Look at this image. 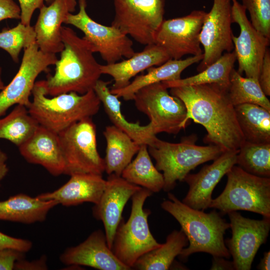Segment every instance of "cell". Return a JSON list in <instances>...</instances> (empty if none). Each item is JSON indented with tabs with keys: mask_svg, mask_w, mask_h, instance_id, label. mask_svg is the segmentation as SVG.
Here are the masks:
<instances>
[{
	"mask_svg": "<svg viewBox=\"0 0 270 270\" xmlns=\"http://www.w3.org/2000/svg\"><path fill=\"white\" fill-rule=\"evenodd\" d=\"M227 90L216 84L170 88V94L186 106V124L192 120L202 125L208 133L204 140L224 152L238 150L245 141Z\"/></svg>",
	"mask_w": 270,
	"mask_h": 270,
	"instance_id": "6da1fadb",
	"label": "cell"
},
{
	"mask_svg": "<svg viewBox=\"0 0 270 270\" xmlns=\"http://www.w3.org/2000/svg\"><path fill=\"white\" fill-rule=\"evenodd\" d=\"M61 34L64 48L54 64V74H49L44 80L46 94H84L93 90L100 80L101 64L94 57V49L90 42L68 26H62Z\"/></svg>",
	"mask_w": 270,
	"mask_h": 270,
	"instance_id": "7a4b0ae2",
	"label": "cell"
},
{
	"mask_svg": "<svg viewBox=\"0 0 270 270\" xmlns=\"http://www.w3.org/2000/svg\"><path fill=\"white\" fill-rule=\"evenodd\" d=\"M168 198L160 206L178 222L188 240V246L178 256L180 260L186 262L191 254L200 252L226 259L230 258L224 240L226 231L230 225L220 212L213 210L206 213L192 208L170 192Z\"/></svg>",
	"mask_w": 270,
	"mask_h": 270,
	"instance_id": "3957f363",
	"label": "cell"
},
{
	"mask_svg": "<svg viewBox=\"0 0 270 270\" xmlns=\"http://www.w3.org/2000/svg\"><path fill=\"white\" fill-rule=\"evenodd\" d=\"M32 95L29 113L39 125L57 134L96 114L101 104L94 90L83 94L70 92L48 98L44 80L36 82Z\"/></svg>",
	"mask_w": 270,
	"mask_h": 270,
	"instance_id": "277c9868",
	"label": "cell"
},
{
	"mask_svg": "<svg viewBox=\"0 0 270 270\" xmlns=\"http://www.w3.org/2000/svg\"><path fill=\"white\" fill-rule=\"evenodd\" d=\"M195 136L182 140L178 143L162 140L156 137L148 146V151L156 161V167L163 172V190L170 192L177 181H184L190 171L204 162L214 160L224 152L214 144L207 146L195 144Z\"/></svg>",
	"mask_w": 270,
	"mask_h": 270,
	"instance_id": "5b68a950",
	"label": "cell"
},
{
	"mask_svg": "<svg viewBox=\"0 0 270 270\" xmlns=\"http://www.w3.org/2000/svg\"><path fill=\"white\" fill-rule=\"evenodd\" d=\"M224 189L208 208L222 214L243 210L270 218V178L258 176L234 165L226 174Z\"/></svg>",
	"mask_w": 270,
	"mask_h": 270,
	"instance_id": "8992f818",
	"label": "cell"
},
{
	"mask_svg": "<svg viewBox=\"0 0 270 270\" xmlns=\"http://www.w3.org/2000/svg\"><path fill=\"white\" fill-rule=\"evenodd\" d=\"M152 194L142 188L133 194L130 217L126 222L122 218L114 234L111 250L116 256L131 270L140 256L161 244L153 236L149 228L148 217L151 212L144 208L146 200Z\"/></svg>",
	"mask_w": 270,
	"mask_h": 270,
	"instance_id": "52a82bcc",
	"label": "cell"
},
{
	"mask_svg": "<svg viewBox=\"0 0 270 270\" xmlns=\"http://www.w3.org/2000/svg\"><path fill=\"white\" fill-rule=\"evenodd\" d=\"M96 127L91 118L76 122L58 134L64 162V174L102 175L104 158L96 144Z\"/></svg>",
	"mask_w": 270,
	"mask_h": 270,
	"instance_id": "ba28073f",
	"label": "cell"
},
{
	"mask_svg": "<svg viewBox=\"0 0 270 270\" xmlns=\"http://www.w3.org/2000/svg\"><path fill=\"white\" fill-rule=\"evenodd\" d=\"M162 82L145 86L134 95L137 109L150 120L153 132L176 134L187 126L186 108L183 102L172 96Z\"/></svg>",
	"mask_w": 270,
	"mask_h": 270,
	"instance_id": "9c48e42d",
	"label": "cell"
},
{
	"mask_svg": "<svg viewBox=\"0 0 270 270\" xmlns=\"http://www.w3.org/2000/svg\"><path fill=\"white\" fill-rule=\"evenodd\" d=\"M111 24L136 42L154 44L155 34L164 20L165 0H113Z\"/></svg>",
	"mask_w": 270,
	"mask_h": 270,
	"instance_id": "30bf717a",
	"label": "cell"
},
{
	"mask_svg": "<svg viewBox=\"0 0 270 270\" xmlns=\"http://www.w3.org/2000/svg\"><path fill=\"white\" fill-rule=\"evenodd\" d=\"M78 12L69 13L64 23L81 30L83 37L93 45L95 52H98L107 64L134 54L132 41L128 35L113 26L102 25L93 20L86 10L87 0H78Z\"/></svg>",
	"mask_w": 270,
	"mask_h": 270,
	"instance_id": "8fae6325",
	"label": "cell"
},
{
	"mask_svg": "<svg viewBox=\"0 0 270 270\" xmlns=\"http://www.w3.org/2000/svg\"><path fill=\"white\" fill-rule=\"evenodd\" d=\"M56 54L44 53L36 42L24 49L20 68L11 82L0 91V117L14 105L21 104L27 108L36 80L42 72H48V66L58 60Z\"/></svg>",
	"mask_w": 270,
	"mask_h": 270,
	"instance_id": "7c38bea8",
	"label": "cell"
},
{
	"mask_svg": "<svg viewBox=\"0 0 270 270\" xmlns=\"http://www.w3.org/2000/svg\"><path fill=\"white\" fill-rule=\"evenodd\" d=\"M206 14L194 10L186 16L164 20L155 34L154 44L164 48L170 59L202 54L200 34Z\"/></svg>",
	"mask_w": 270,
	"mask_h": 270,
	"instance_id": "4fadbf2b",
	"label": "cell"
},
{
	"mask_svg": "<svg viewBox=\"0 0 270 270\" xmlns=\"http://www.w3.org/2000/svg\"><path fill=\"white\" fill-rule=\"evenodd\" d=\"M232 236L225 244L235 270H250L260 246L265 244L270 230V218L254 220L243 216L237 211L227 214Z\"/></svg>",
	"mask_w": 270,
	"mask_h": 270,
	"instance_id": "5bb4252c",
	"label": "cell"
},
{
	"mask_svg": "<svg viewBox=\"0 0 270 270\" xmlns=\"http://www.w3.org/2000/svg\"><path fill=\"white\" fill-rule=\"evenodd\" d=\"M232 23L231 0H214L210 10L206 12L200 34L204 56L197 68L198 72L208 68L225 51L230 52L234 50Z\"/></svg>",
	"mask_w": 270,
	"mask_h": 270,
	"instance_id": "9a60e30c",
	"label": "cell"
},
{
	"mask_svg": "<svg viewBox=\"0 0 270 270\" xmlns=\"http://www.w3.org/2000/svg\"><path fill=\"white\" fill-rule=\"evenodd\" d=\"M232 1L233 22L239 26L240 34L232 36L234 52L238 62V72L258 80L260 68L270 40L258 32L246 14V9L237 0Z\"/></svg>",
	"mask_w": 270,
	"mask_h": 270,
	"instance_id": "2e32d148",
	"label": "cell"
},
{
	"mask_svg": "<svg viewBox=\"0 0 270 270\" xmlns=\"http://www.w3.org/2000/svg\"><path fill=\"white\" fill-rule=\"evenodd\" d=\"M142 188L128 182L121 176L108 175L100 200L92 207V212L94 217L104 224L107 244L110 249L125 205Z\"/></svg>",
	"mask_w": 270,
	"mask_h": 270,
	"instance_id": "e0dca14e",
	"label": "cell"
},
{
	"mask_svg": "<svg viewBox=\"0 0 270 270\" xmlns=\"http://www.w3.org/2000/svg\"><path fill=\"white\" fill-rule=\"evenodd\" d=\"M238 150L226 151L206 164L196 174H188L184 181L189 186L188 192L182 202L198 210L208 208L215 186L232 166L236 164Z\"/></svg>",
	"mask_w": 270,
	"mask_h": 270,
	"instance_id": "ac0fdd59",
	"label": "cell"
},
{
	"mask_svg": "<svg viewBox=\"0 0 270 270\" xmlns=\"http://www.w3.org/2000/svg\"><path fill=\"white\" fill-rule=\"evenodd\" d=\"M60 260L66 265L88 266L100 270H131L116 256L101 230L93 232L79 244L66 248Z\"/></svg>",
	"mask_w": 270,
	"mask_h": 270,
	"instance_id": "d6986e66",
	"label": "cell"
},
{
	"mask_svg": "<svg viewBox=\"0 0 270 270\" xmlns=\"http://www.w3.org/2000/svg\"><path fill=\"white\" fill-rule=\"evenodd\" d=\"M76 0H54L48 6L43 5L34 26L36 44L44 53L56 54L64 48L62 38V24L69 13L76 10Z\"/></svg>",
	"mask_w": 270,
	"mask_h": 270,
	"instance_id": "ffe728a7",
	"label": "cell"
},
{
	"mask_svg": "<svg viewBox=\"0 0 270 270\" xmlns=\"http://www.w3.org/2000/svg\"><path fill=\"white\" fill-rule=\"evenodd\" d=\"M18 148L28 162L42 166L54 176L64 174V162L58 134L39 125Z\"/></svg>",
	"mask_w": 270,
	"mask_h": 270,
	"instance_id": "44dd1931",
	"label": "cell"
},
{
	"mask_svg": "<svg viewBox=\"0 0 270 270\" xmlns=\"http://www.w3.org/2000/svg\"><path fill=\"white\" fill-rule=\"evenodd\" d=\"M106 180L102 175L76 174L58 189L42 193L36 197L44 200H54L64 206H72L88 202L97 204L105 188Z\"/></svg>",
	"mask_w": 270,
	"mask_h": 270,
	"instance_id": "7402d4cb",
	"label": "cell"
},
{
	"mask_svg": "<svg viewBox=\"0 0 270 270\" xmlns=\"http://www.w3.org/2000/svg\"><path fill=\"white\" fill-rule=\"evenodd\" d=\"M170 59L160 46L152 44L146 45L140 52H135L130 58L120 62L102 65V74L111 76L114 80L110 90L124 88L130 83V80L140 72L150 68L160 66Z\"/></svg>",
	"mask_w": 270,
	"mask_h": 270,
	"instance_id": "603a6c76",
	"label": "cell"
},
{
	"mask_svg": "<svg viewBox=\"0 0 270 270\" xmlns=\"http://www.w3.org/2000/svg\"><path fill=\"white\" fill-rule=\"evenodd\" d=\"M110 82L98 80L93 90L102 103L106 112L113 125L115 126L138 144L150 146L156 137L151 126H141L139 122H128L121 111V102L118 98L112 94L108 85Z\"/></svg>",
	"mask_w": 270,
	"mask_h": 270,
	"instance_id": "cb8c5ba5",
	"label": "cell"
},
{
	"mask_svg": "<svg viewBox=\"0 0 270 270\" xmlns=\"http://www.w3.org/2000/svg\"><path fill=\"white\" fill-rule=\"evenodd\" d=\"M203 54L192 56L184 60L170 59L163 64L147 69L146 74L138 76L126 87L110 90L118 98L126 100H132L134 94L142 88L156 82L174 80L181 78L182 72L190 66L200 62Z\"/></svg>",
	"mask_w": 270,
	"mask_h": 270,
	"instance_id": "d4e9b609",
	"label": "cell"
},
{
	"mask_svg": "<svg viewBox=\"0 0 270 270\" xmlns=\"http://www.w3.org/2000/svg\"><path fill=\"white\" fill-rule=\"evenodd\" d=\"M58 204L54 200H44L20 194L0 201V220L32 224L44 221L49 211Z\"/></svg>",
	"mask_w": 270,
	"mask_h": 270,
	"instance_id": "484cf974",
	"label": "cell"
},
{
	"mask_svg": "<svg viewBox=\"0 0 270 270\" xmlns=\"http://www.w3.org/2000/svg\"><path fill=\"white\" fill-rule=\"evenodd\" d=\"M103 134L106 142L105 172L108 175L121 176L140 145L114 125L106 126Z\"/></svg>",
	"mask_w": 270,
	"mask_h": 270,
	"instance_id": "4316f807",
	"label": "cell"
},
{
	"mask_svg": "<svg viewBox=\"0 0 270 270\" xmlns=\"http://www.w3.org/2000/svg\"><path fill=\"white\" fill-rule=\"evenodd\" d=\"M234 109L245 141L270 143V111L253 104L236 106Z\"/></svg>",
	"mask_w": 270,
	"mask_h": 270,
	"instance_id": "83f0119b",
	"label": "cell"
},
{
	"mask_svg": "<svg viewBox=\"0 0 270 270\" xmlns=\"http://www.w3.org/2000/svg\"><path fill=\"white\" fill-rule=\"evenodd\" d=\"M188 244L184 232L174 230L166 237V241L158 248L145 254L134 263L132 269L138 270H166L170 269L174 258Z\"/></svg>",
	"mask_w": 270,
	"mask_h": 270,
	"instance_id": "f1b7e54d",
	"label": "cell"
},
{
	"mask_svg": "<svg viewBox=\"0 0 270 270\" xmlns=\"http://www.w3.org/2000/svg\"><path fill=\"white\" fill-rule=\"evenodd\" d=\"M121 176L152 193L160 192L164 186L162 174L153 164L146 144L140 146L136 158L125 168Z\"/></svg>",
	"mask_w": 270,
	"mask_h": 270,
	"instance_id": "f546056e",
	"label": "cell"
},
{
	"mask_svg": "<svg viewBox=\"0 0 270 270\" xmlns=\"http://www.w3.org/2000/svg\"><path fill=\"white\" fill-rule=\"evenodd\" d=\"M236 60L234 51L226 52L199 74L185 78L162 82L168 88L203 84H216L228 90L230 74Z\"/></svg>",
	"mask_w": 270,
	"mask_h": 270,
	"instance_id": "4dcf8cb0",
	"label": "cell"
},
{
	"mask_svg": "<svg viewBox=\"0 0 270 270\" xmlns=\"http://www.w3.org/2000/svg\"><path fill=\"white\" fill-rule=\"evenodd\" d=\"M38 126L26 106L16 104L8 114L0 118V139L8 140L19 147L33 134Z\"/></svg>",
	"mask_w": 270,
	"mask_h": 270,
	"instance_id": "1f68e13d",
	"label": "cell"
},
{
	"mask_svg": "<svg viewBox=\"0 0 270 270\" xmlns=\"http://www.w3.org/2000/svg\"><path fill=\"white\" fill-rule=\"evenodd\" d=\"M227 92L234 106L253 104L270 111V102L262 91L258 80L243 77L234 68L230 74Z\"/></svg>",
	"mask_w": 270,
	"mask_h": 270,
	"instance_id": "d6a6232c",
	"label": "cell"
},
{
	"mask_svg": "<svg viewBox=\"0 0 270 270\" xmlns=\"http://www.w3.org/2000/svg\"><path fill=\"white\" fill-rule=\"evenodd\" d=\"M236 164L250 174L270 178V143L244 141L238 149Z\"/></svg>",
	"mask_w": 270,
	"mask_h": 270,
	"instance_id": "836d02e7",
	"label": "cell"
},
{
	"mask_svg": "<svg viewBox=\"0 0 270 270\" xmlns=\"http://www.w3.org/2000/svg\"><path fill=\"white\" fill-rule=\"evenodd\" d=\"M36 42L34 26L20 22L11 28H4L0 32V48L6 51L13 61L19 62L22 50Z\"/></svg>",
	"mask_w": 270,
	"mask_h": 270,
	"instance_id": "e575fe53",
	"label": "cell"
},
{
	"mask_svg": "<svg viewBox=\"0 0 270 270\" xmlns=\"http://www.w3.org/2000/svg\"><path fill=\"white\" fill-rule=\"evenodd\" d=\"M250 22L258 32L270 39V0H242Z\"/></svg>",
	"mask_w": 270,
	"mask_h": 270,
	"instance_id": "d590c367",
	"label": "cell"
},
{
	"mask_svg": "<svg viewBox=\"0 0 270 270\" xmlns=\"http://www.w3.org/2000/svg\"><path fill=\"white\" fill-rule=\"evenodd\" d=\"M24 253L14 248L0 249V270L14 269L16 262L24 258Z\"/></svg>",
	"mask_w": 270,
	"mask_h": 270,
	"instance_id": "8d00e7d4",
	"label": "cell"
},
{
	"mask_svg": "<svg viewBox=\"0 0 270 270\" xmlns=\"http://www.w3.org/2000/svg\"><path fill=\"white\" fill-rule=\"evenodd\" d=\"M32 246V244L29 240L14 238L0 232V249L10 248L26 252Z\"/></svg>",
	"mask_w": 270,
	"mask_h": 270,
	"instance_id": "74e56055",
	"label": "cell"
},
{
	"mask_svg": "<svg viewBox=\"0 0 270 270\" xmlns=\"http://www.w3.org/2000/svg\"><path fill=\"white\" fill-rule=\"evenodd\" d=\"M258 81L266 96H270V52L267 48L260 68Z\"/></svg>",
	"mask_w": 270,
	"mask_h": 270,
	"instance_id": "f35d334b",
	"label": "cell"
},
{
	"mask_svg": "<svg viewBox=\"0 0 270 270\" xmlns=\"http://www.w3.org/2000/svg\"><path fill=\"white\" fill-rule=\"evenodd\" d=\"M20 8V22L30 25V20L34 12L44 5V0H18Z\"/></svg>",
	"mask_w": 270,
	"mask_h": 270,
	"instance_id": "ab89813d",
	"label": "cell"
},
{
	"mask_svg": "<svg viewBox=\"0 0 270 270\" xmlns=\"http://www.w3.org/2000/svg\"><path fill=\"white\" fill-rule=\"evenodd\" d=\"M20 19V8L13 0H0V22L6 19Z\"/></svg>",
	"mask_w": 270,
	"mask_h": 270,
	"instance_id": "60d3db41",
	"label": "cell"
},
{
	"mask_svg": "<svg viewBox=\"0 0 270 270\" xmlns=\"http://www.w3.org/2000/svg\"><path fill=\"white\" fill-rule=\"evenodd\" d=\"M14 269L15 270H47L46 258L42 256L38 260L28 261L24 258L21 259L16 262Z\"/></svg>",
	"mask_w": 270,
	"mask_h": 270,
	"instance_id": "b9f144b4",
	"label": "cell"
},
{
	"mask_svg": "<svg viewBox=\"0 0 270 270\" xmlns=\"http://www.w3.org/2000/svg\"><path fill=\"white\" fill-rule=\"evenodd\" d=\"M226 258L212 256L211 270H235L232 261Z\"/></svg>",
	"mask_w": 270,
	"mask_h": 270,
	"instance_id": "7bdbcfd3",
	"label": "cell"
},
{
	"mask_svg": "<svg viewBox=\"0 0 270 270\" xmlns=\"http://www.w3.org/2000/svg\"><path fill=\"white\" fill-rule=\"evenodd\" d=\"M8 156L0 148V182L6 176L8 168L7 166L6 161Z\"/></svg>",
	"mask_w": 270,
	"mask_h": 270,
	"instance_id": "ee69618b",
	"label": "cell"
},
{
	"mask_svg": "<svg viewBox=\"0 0 270 270\" xmlns=\"http://www.w3.org/2000/svg\"><path fill=\"white\" fill-rule=\"evenodd\" d=\"M257 268L260 270H270V252H266L264 253V256L261 259Z\"/></svg>",
	"mask_w": 270,
	"mask_h": 270,
	"instance_id": "f6af8a7d",
	"label": "cell"
},
{
	"mask_svg": "<svg viewBox=\"0 0 270 270\" xmlns=\"http://www.w3.org/2000/svg\"><path fill=\"white\" fill-rule=\"evenodd\" d=\"M2 72V68H0V91L2 90L4 87V84L2 80V77H1Z\"/></svg>",
	"mask_w": 270,
	"mask_h": 270,
	"instance_id": "bcb514c9",
	"label": "cell"
},
{
	"mask_svg": "<svg viewBox=\"0 0 270 270\" xmlns=\"http://www.w3.org/2000/svg\"><path fill=\"white\" fill-rule=\"evenodd\" d=\"M54 0H44L47 5L50 4Z\"/></svg>",
	"mask_w": 270,
	"mask_h": 270,
	"instance_id": "7dc6e473",
	"label": "cell"
}]
</instances>
